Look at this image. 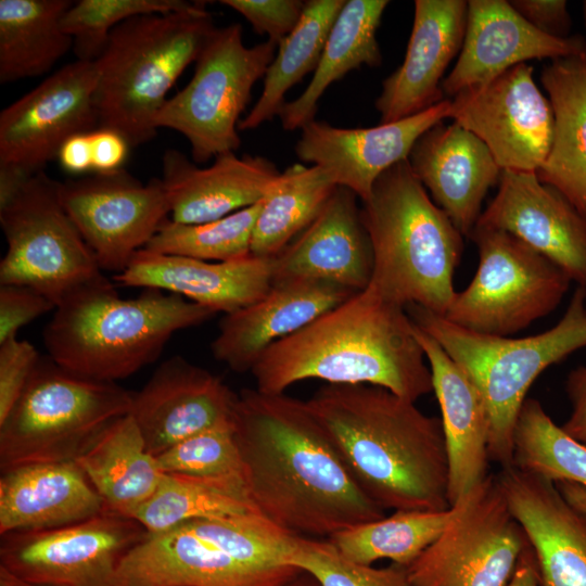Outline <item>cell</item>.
Wrapping results in <instances>:
<instances>
[{
  "label": "cell",
  "instance_id": "1",
  "mask_svg": "<svg viewBox=\"0 0 586 586\" xmlns=\"http://www.w3.org/2000/svg\"><path fill=\"white\" fill-rule=\"evenodd\" d=\"M233 429L250 497L283 531L328 539L385 517L354 480L306 400L243 388Z\"/></svg>",
  "mask_w": 586,
  "mask_h": 586
},
{
  "label": "cell",
  "instance_id": "2",
  "mask_svg": "<svg viewBox=\"0 0 586 586\" xmlns=\"http://www.w3.org/2000/svg\"><path fill=\"white\" fill-rule=\"evenodd\" d=\"M306 405L354 480L380 508H451L442 419L370 384L327 383Z\"/></svg>",
  "mask_w": 586,
  "mask_h": 586
},
{
  "label": "cell",
  "instance_id": "3",
  "mask_svg": "<svg viewBox=\"0 0 586 586\" xmlns=\"http://www.w3.org/2000/svg\"><path fill=\"white\" fill-rule=\"evenodd\" d=\"M251 373L255 388L271 394L311 379L382 386L412 402L433 392L431 370L406 307L370 285L273 343Z\"/></svg>",
  "mask_w": 586,
  "mask_h": 586
},
{
  "label": "cell",
  "instance_id": "4",
  "mask_svg": "<svg viewBox=\"0 0 586 586\" xmlns=\"http://www.w3.org/2000/svg\"><path fill=\"white\" fill-rule=\"evenodd\" d=\"M216 315L156 289L123 298L103 275L67 294L43 330L48 356L68 372L99 382L128 378L154 362L171 335Z\"/></svg>",
  "mask_w": 586,
  "mask_h": 586
},
{
  "label": "cell",
  "instance_id": "5",
  "mask_svg": "<svg viewBox=\"0 0 586 586\" xmlns=\"http://www.w3.org/2000/svg\"><path fill=\"white\" fill-rule=\"evenodd\" d=\"M360 215L369 234L370 286L400 306L444 316L453 302L454 273L463 240L404 160L375 180Z\"/></svg>",
  "mask_w": 586,
  "mask_h": 586
},
{
  "label": "cell",
  "instance_id": "6",
  "mask_svg": "<svg viewBox=\"0 0 586 586\" xmlns=\"http://www.w3.org/2000/svg\"><path fill=\"white\" fill-rule=\"evenodd\" d=\"M293 534L257 512L148 533L120 559L115 586H284Z\"/></svg>",
  "mask_w": 586,
  "mask_h": 586
},
{
  "label": "cell",
  "instance_id": "7",
  "mask_svg": "<svg viewBox=\"0 0 586 586\" xmlns=\"http://www.w3.org/2000/svg\"><path fill=\"white\" fill-rule=\"evenodd\" d=\"M406 310L476 386L489 416V459L512 467L515 422L531 385L549 366L586 347V289L575 288L553 327L525 337L474 332L417 305Z\"/></svg>",
  "mask_w": 586,
  "mask_h": 586
},
{
  "label": "cell",
  "instance_id": "8",
  "mask_svg": "<svg viewBox=\"0 0 586 586\" xmlns=\"http://www.w3.org/2000/svg\"><path fill=\"white\" fill-rule=\"evenodd\" d=\"M215 27L205 4L192 11L140 15L116 26L94 61L98 128L119 132L130 146L153 139L154 119L168 91L196 61Z\"/></svg>",
  "mask_w": 586,
  "mask_h": 586
},
{
  "label": "cell",
  "instance_id": "9",
  "mask_svg": "<svg viewBox=\"0 0 586 586\" xmlns=\"http://www.w3.org/2000/svg\"><path fill=\"white\" fill-rule=\"evenodd\" d=\"M132 393L75 375L40 356L20 398L0 422L1 471L37 462L75 461L115 420Z\"/></svg>",
  "mask_w": 586,
  "mask_h": 586
},
{
  "label": "cell",
  "instance_id": "10",
  "mask_svg": "<svg viewBox=\"0 0 586 586\" xmlns=\"http://www.w3.org/2000/svg\"><path fill=\"white\" fill-rule=\"evenodd\" d=\"M276 48L270 40L246 47L241 24L215 27L194 62L192 78L167 99L154 126L181 133L196 164L234 152L241 144L240 116L253 86L272 62Z\"/></svg>",
  "mask_w": 586,
  "mask_h": 586
},
{
  "label": "cell",
  "instance_id": "11",
  "mask_svg": "<svg viewBox=\"0 0 586 586\" xmlns=\"http://www.w3.org/2000/svg\"><path fill=\"white\" fill-rule=\"evenodd\" d=\"M469 239L477 247L479 266L444 315L453 323L510 336L552 313L569 291L568 273L515 235L475 227Z\"/></svg>",
  "mask_w": 586,
  "mask_h": 586
},
{
  "label": "cell",
  "instance_id": "12",
  "mask_svg": "<svg viewBox=\"0 0 586 586\" xmlns=\"http://www.w3.org/2000/svg\"><path fill=\"white\" fill-rule=\"evenodd\" d=\"M8 249L0 284L33 288L58 305L67 294L102 276L98 262L64 207L61 182L34 175L0 208Z\"/></svg>",
  "mask_w": 586,
  "mask_h": 586
},
{
  "label": "cell",
  "instance_id": "13",
  "mask_svg": "<svg viewBox=\"0 0 586 586\" xmlns=\"http://www.w3.org/2000/svg\"><path fill=\"white\" fill-rule=\"evenodd\" d=\"M442 534L409 564L411 586H507L530 544L497 474L456 505Z\"/></svg>",
  "mask_w": 586,
  "mask_h": 586
},
{
  "label": "cell",
  "instance_id": "14",
  "mask_svg": "<svg viewBox=\"0 0 586 586\" xmlns=\"http://www.w3.org/2000/svg\"><path fill=\"white\" fill-rule=\"evenodd\" d=\"M145 532L105 510L66 526L1 536L0 565L42 586H115L120 559Z\"/></svg>",
  "mask_w": 586,
  "mask_h": 586
},
{
  "label": "cell",
  "instance_id": "15",
  "mask_svg": "<svg viewBox=\"0 0 586 586\" xmlns=\"http://www.w3.org/2000/svg\"><path fill=\"white\" fill-rule=\"evenodd\" d=\"M533 74L521 63L450 100L448 117L481 139L502 170L535 173L550 152L553 111Z\"/></svg>",
  "mask_w": 586,
  "mask_h": 586
},
{
  "label": "cell",
  "instance_id": "16",
  "mask_svg": "<svg viewBox=\"0 0 586 586\" xmlns=\"http://www.w3.org/2000/svg\"><path fill=\"white\" fill-rule=\"evenodd\" d=\"M61 198L101 270H125L168 219L161 178L142 183L124 168L61 182Z\"/></svg>",
  "mask_w": 586,
  "mask_h": 586
},
{
  "label": "cell",
  "instance_id": "17",
  "mask_svg": "<svg viewBox=\"0 0 586 586\" xmlns=\"http://www.w3.org/2000/svg\"><path fill=\"white\" fill-rule=\"evenodd\" d=\"M95 62L76 60L0 113V165L34 176L71 137L98 128Z\"/></svg>",
  "mask_w": 586,
  "mask_h": 586
},
{
  "label": "cell",
  "instance_id": "18",
  "mask_svg": "<svg viewBox=\"0 0 586 586\" xmlns=\"http://www.w3.org/2000/svg\"><path fill=\"white\" fill-rule=\"evenodd\" d=\"M237 400L219 377L176 355L132 393L129 413L156 457L192 435L233 423Z\"/></svg>",
  "mask_w": 586,
  "mask_h": 586
},
{
  "label": "cell",
  "instance_id": "19",
  "mask_svg": "<svg viewBox=\"0 0 586 586\" xmlns=\"http://www.w3.org/2000/svg\"><path fill=\"white\" fill-rule=\"evenodd\" d=\"M475 227L515 235L586 289V215L535 173L502 170Z\"/></svg>",
  "mask_w": 586,
  "mask_h": 586
},
{
  "label": "cell",
  "instance_id": "20",
  "mask_svg": "<svg viewBox=\"0 0 586 586\" xmlns=\"http://www.w3.org/2000/svg\"><path fill=\"white\" fill-rule=\"evenodd\" d=\"M449 106L450 100H443L408 118L367 128H342L314 119L301 129L295 153L362 202L380 175L408 160L417 140L448 117Z\"/></svg>",
  "mask_w": 586,
  "mask_h": 586
},
{
  "label": "cell",
  "instance_id": "21",
  "mask_svg": "<svg viewBox=\"0 0 586 586\" xmlns=\"http://www.w3.org/2000/svg\"><path fill=\"white\" fill-rule=\"evenodd\" d=\"M497 479L534 551L540 586H586V513L556 483L515 467Z\"/></svg>",
  "mask_w": 586,
  "mask_h": 586
},
{
  "label": "cell",
  "instance_id": "22",
  "mask_svg": "<svg viewBox=\"0 0 586 586\" xmlns=\"http://www.w3.org/2000/svg\"><path fill=\"white\" fill-rule=\"evenodd\" d=\"M586 52L579 36L553 37L524 20L506 0H469L459 58L442 81L444 94L484 84L528 60L568 58Z\"/></svg>",
  "mask_w": 586,
  "mask_h": 586
},
{
  "label": "cell",
  "instance_id": "23",
  "mask_svg": "<svg viewBox=\"0 0 586 586\" xmlns=\"http://www.w3.org/2000/svg\"><path fill=\"white\" fill-rule=\"evenodd\" d=\"M468 16L464 0H416L403 63L383 80L375 100L380 124L421 113L443 101V75L461 51Z\"/></svg>",
  "mask_w": 586,
  "mask_h": 586
},
{
  "label": "cell",
  "instance_id": "24",
  "mask_svg": "<svg viewBox=\"0 0 586 586\" xmlns=\"http://www.w3.org/2000/svg\"><path fill=\"white\" fill-rule=\"evenodd\" d=\"M357 198L345 187L334 189L314 221L273 258V282L307 279L354 292L370 284L372 246Z\"/></svg>",
  "mask_w": 586,
  "mask_h": 586
},
{
  "label": "cell",
  "instance_id": "25",
  "mask_svg": "<svg viewBox=\"0 0 586 586\" xmlns=\"http://www.w3.org/2000/svg\"><path fill=\"white\" fill-rule=\"evenodd\" d=\"M354 293L316 280L273 282L259 300L224 315L211 344L212 354L234 372H251L273 343L297 332Z\"/></svg>",
  "mask_w": 586,
  "mask_h": 586
},
{
  "label": "cell",
  "instance_id": "26",
  "mask_svg": "<svg viewBox=\"0 0 586 586\" xmlns=\"http://www.w3.org/2000/svg\"><path fill=\"white\" fill-rule=\"evenodd\" d=\"M408 161L433 202L469 238L502 173L485 143L456 122H441L417 140Z\"/></svg>",
  "mask_w": 586,
  "mask_h": 586
},
{
  "label": "cell",
  "instance_id": "27",
  "mask_svg": "<svg viewBox=\"0 0 586 586\" xmlns=\"http://www.w3.org/2000/svg\"><path fill=\"white\" fill-rule=\"evenodd\" d=\"M273 258L249 255L229 262H206L141 249L114 280L123 286L178 294L226 315L268 292L273 282Z\"/></svg>",
  "mask_w": 586,
  "mask_h": 586
},
{
  "label": "cell",
  "instance_id": "28",
  "mask_svg": "<svg viewBox=\"0 0 586 586\" xmlns=\"http://www.w3.org/2000/svg\"><path fill=\"white\" fill-rule=\"evenodd\" d=\"M281 176L266 157L228 152L200 168L180 151L162 158V183L171 220L201 224L224 218L263 201Z\"/></svg>",
  "mask_w": 586,
  "mask_h": 586
},
{
  "label": "cell",
  "instance_id": "29",
  "mask_svg": "<svg viewBox=\"0 0 586 586\" xmlns=\"http://www.w3.org/2000/svg\"><path fill=\"white\" fill-rule=\"evenodd\" d=\"M415 334L426 357L442 411L448 457V501L453 507L489 474V416L476 386L441 345L416 323Z\"/></svg>",
  "mask_w": 586,
  "mask_h": 586
},
{
  "label": "cell",
  "instance_id": "30",
  "mask_svg": "<svg viewBox=\"0 0 586 586\" xmlns=\"http://www.w3.org/2000/svg\"><path fill=\"white\" fill-rule=\"evenodd\" d=\"M104 504L75 461L2 471L0 534L58 528L93 518Z\"/></svg>",
  "mask_w": 586,
  "mask_h": 586
},
{
  "label": "cell",
  "instance_id": "31",
  "mask_svg": "<svg viewBox=\"0 0 586 586\" xmlns=\"http://www.w3.org/2000/svg\"><path fill=\"white\" fill-rule=\"evenodd\" d=\"M540 81L555 125L550 152L535 174L586 215V52L552 60Z\"/></svg>",
  "mask_w": 586,
  "mask_h": 586
},
{
  "label": "cell",
  "instance_id": "32",
  "mask_svg": "<svg viewBox=\"0 0 586 586\" xmlns=\"http://www.w3.org/2000/svg\"><path fill=\"white\" fill-rule=\"evenodd\" d=\"M105 510L131 518L165 473L130 413L112 422L76 460Z\"/></svg>",
  "mask_w": 586,
  "mask_h": 586
},
{
  "label": "cell",
  "instance_id": "33",
  "mask_svg": "<svg viewBox=\"0 0 586 586\" xmlns=\"http://www.w3.org/2000/svg\"><path fill=\"white\" fill-rule=\"evenodd\" d=\"M387 0H347L323 48L314 76L303 93L285 102L279 117L285 130L302 129L315 119L318 102L328 87L362 65L380 66L377 40Z\"/></svg>",
  "mask_w": 586,
  "mask_h": 586
},
{
  "label": "cell",
  "instance_id": "34",
  "mask_svg": "<svg viewBox=\"0 0 586 586\" xmlns=\"http://www.w3.org/2000/svg\"><path fill=\"white\" fill-rule=\"evenodd\" d=\"M71 0H0V82L40 76L71 49L61 26Z\"/></svg>",
  "mask_w": 586,
  "mask_h": 586
},
{
  "label": "cell",
  "instance_id": "35",
  "mask_svg": "<svg viewBox=\"0 0 586 586\" xmlns=\"http://www.w3.org/2000/svg\"><path fill=\"white\" fill-rule=\"evenodd\" d=\"M346 0L305 1L295 28L277 46L278 52L264 78L262 93L239 130H252L279 115L290 88L315 72L329 34Z\"/></svg>",
  "mask_w": 586,
  "mask_h": 586
},
{
  "label": "cell",
  "instance_id": "36",
  "mask_svg": "<svg viewBox=\"0 0 586 586\" xmlns=\"http://www.w3.org/2000/svg\"><path fill=\"white\" fill-rule=\"evenodd\" d=\"M251 512L259 513L241 476L165 473L155 493L131 519L148 533H160L198 519Z\"/></svg>",
  "mask_w": 586,
  "mask_h": 586
},
{
  "label": "cell",
  "instance_id": "37",
  "mask_svg": "<svg viewBox=\"0 0 586 586\" xmlns=\"http://www.w3.org/2000/svg\"><path fill=\"white\" fill-rule=\"evenodd\" d=\"M337 186L319 166L288 167L263 201L251 240V255L273 258L317 217Z\"/></svg>",
  "mask_w": 586,
  "mask_h": 586
},
{
  "label": "cell",
  "instance_id": "38",
  "mask_svg": "<svg viewBox=\"0 0 586 586\" xmlns=\"http://www.w3.org/2000/svg\"><path fill=\"white\" fill-rule=\"evenodd\" d=\"M456 513L445 511H394L390 517L360 523L328 540L347 559L367 565L382 559L407 568L446 528Z\"/></svg>",
  "mask_w": 586,
  "mask_h": 586
},
{
  "label": "cell",
  "instance_id": "39",
  "mask_svg": "<svg viewBox=\"0 0 586 586\" xmlns=\"http://www.w3.org/2000/svg\"><path fill=\"white\" fill-rule=\"evenodd\" d=\"M513 467L586 487V447L568 436L534 398H526L518 415Z\"/></svg>",
  "mask_w": 586,
  "mask_h": 586
},
{
  "label": "cell",
  "instance_id": "40",
  "mask_svg": "<svg viewBox=\"0 0 586 586\" xmlns=\"http://www.w3.org/2000/svg\"><path fill=\"white\" fill-rule=\"evenodd\" d=\"M263 201L208 222L183 224L166 219L144 249L206 262L244 258L251 255L252 233Z\"/></svg>",
  "mask_w": 586,
  "mask_h": 586
},
{
  "label": "cell",
  "instance_id": "41",
  "mask_svg": "<svg viewBox=\"0 0 586 586\" xmlns=\"http://www.w3.org/2000/svg\"><path fill=\"white\" fill-rule=\"evenodd\" d=\"M204 4L182 0H79L65 12L61 26L73 38L76 60L94 62L112 30L123 22L140 15L192 11Z\"/></svg>",
  "mask_w": 586,
  "mask_h": 586
},
{
  "label": "cell",
  "instance_id": "42",
  "mask_svg": "<svg viewBox=\"0 0 586 586\" xmlns=\"http://www.w3.org/2000/svg\"><path fill=\"white\" fill-rule=\"evenodd\" d=\"M286 563L319 586H411L405 566L373 568L345 558L328 539L293 535Z\"/></svg>",
  "mask_w": 586,
  "mask_h": 586
},
{
  "label": "cell",
  "instance_id": "43",
  "mask_svg": "<svg viewBox=\"0 0 586 586\" xmlns=\"http://www.w3.org/2000/svg\"><path fill=\"white\" fill-rule=\"evenodd\" d=\"M164 473L243 477L233 423L192 435L156 456Z\"/></svg>",
  "mask_w": 586,
  "mask_h": 586
},
{
  "label": "cell",
  "instance_id": "44",
  "mask_svg": "<svg viewBox=\"0 0 586 586\" xmlns=\"http://www.w3.org/2000/svg\"><path fill=\"white\" fill-rule=\"evenodd\" d=\"M252 25L259 35H267L268 40L277 46L297 25L305 5L300 0H221Z\"/></svg>",
  "mask_w": 586,
  "mask_h": 586
},
{
  "label": "cell",
  "instance_id": "45",
  "mask_svg": "<svg viewBox=\"0 0 586 586\" xmlns=\"http://www.w3.org/2000/svg\"><path fill=\"white\" fill-rule=\"evenodd\" d=\"M39 358L26 340L15 336L0 343V422L20 398Z\"/></svg>",
  "mask_w": 586,
  "mask_h": 586
},
{
  "label": "cell",
  "instance_id": "46",
  "mask_svg": "<svg viewBox=\"0 0 586 586\" xmlns=\"http://www.w3.org/2000/svg\"><path fill=\"white\" fill-rule=\"evenodd\" d=\"M55 307L50 298L33 288L0 284V343L15 337L20 328Z\"/></svg>",
  "mask_w": 586,
  "mask_h": 586
},
{
  "label": "cell",
  "instance_id": "47",
  "mask_svg": "<svg viewBox=\"0 0 586 586\" xmlns=\"http://www.w3.org/2000/svg\"><path fill=\"white\" fill-rule=\"evenodd\" d=\"M511 7L536 29L553 37H568L571 17L564 0H511Z\"/></svg>",
  "mask_w": 586,
  "mask_h": 586
},
{
  "label": "cell",
  "instance_id": "48",
  "mask_svg": "<svg viewBox=\"0 0 586 586\" xmlns=\"http://www.w3.org/2000/svg\"><path fill=\"white\" fill-rule=\"evenodd\" d=\"M93 174L119 170L126 162L129 143L117 131L97 128L90 132Z\"/></svg>",
  "mask_w": 586,
  "mask_h": 586
},
{
  "label": "cell",
  "instance_id": "49",
  "mask_svg": "<svg viewBox=\"0 0 586 586\" xmlns=\"http://www.w3.org/2000/svg\"><path fill=\"white\" fill-rule=\"evenodd\" d=\"M565 392L571 412L560 428L568 436L586 447V366H578L569 372Z\"/></svg>",
  "mask_w": 586,
  "mask_h": 586
},
{
  "label": "cell",
  "instance_id": "50",
  "mask_svg": "<svg viewBox=\"0 0 586 586\" xmlns=\"http://www.w3.org/2000/svg\"><path fill=\"white\" fill-rule=\"evenodd\" d=\"M90 132L77 133L60 148L56 160L65 171L75 176L93 174Z\"/></svg>",
  "mask_w": 586,
  "mask_h": 586
},
{
  "label": "cell",
  "instance_id": "51",
  "mask_svg": "<svg viewBox=\"0 0 586 586\" xmlns=\"http://www.w3.org/2000/svg\"><path fill=\"white\" fill-rule=\"evenodd\" d=\"M31 177L16 167L0 165V208L7 206Z\"/></svg>",
  "mask_w": 586,
  "mask_h": 586
},
{
  "label": "cell",
  "instance_id": "52",
  "mask_svg": "<svg viewBox=\"0 0 586 586\" xmlns=\"http://www.w3.org/2000/svg\"><path fill=\"white\" fill-rule=\"evenodd\" d=\"M507 586H540L535 555L530 544L521 553Z\"/></svg>",
  "mask_w": 586,
  "mask_h": 586
},
{
  "label": "cell",
  "instance_id": "53",
  "mask_svg": "<svg viewBox=\"0 0 586 586\" xmlns=\"http://www.w3.org/2000/svg\"><path fill=\"white\" fill-rule=\"evenodd\" d=\"M561 495L575 508L586 513V487L571 481H556Z\"/></svg>",
  "mask_w": 586,
  "mask_h": 586
},
{
  "label": "cell",
  "instance_id": "54",
  "mask_svg": "<svg viewBox=\"0 0 586 586\" xmlns=\"http://www.w3.org/2000/svg\"><path fill=\"white\" fill-rule=\"evenodd\" d=\"M0 586H42L18 577L0 565Z\"/></svg>",
  "mask_w": 586,
  "mask_h": 586
},
{
  "label": "cell",
  "instance_id": "55",
  "mask_svg": "<svg viewBox=\"0 0 586 586\" xmlns=\"http://www.w3.org/2000/svg\"><path fill=\"white\" fill-rule=\"evenodd\" d=\"M300 576H297L293 581L289 582L284 586H319L318 583L313 577H311L313 582H309V581L301 579Z\"/></svg>",
  "mask_w": 586,
  "mask_h": 586
},
{
  "label": "cell",
  "instance_id": "56",
  "mask_svg": "<svg viewBox=\"0 0 586 586\" xmlns=\"http://www.w3.org/2000/svg\"><path fill=\"white\" fill-rule=\"evenodd\" d=\"M583 12H584L585 26H586V1L583 2Z\"/></svg>",
  "mask_w": 586,
  "mask_h": 586
}]
</instances>
